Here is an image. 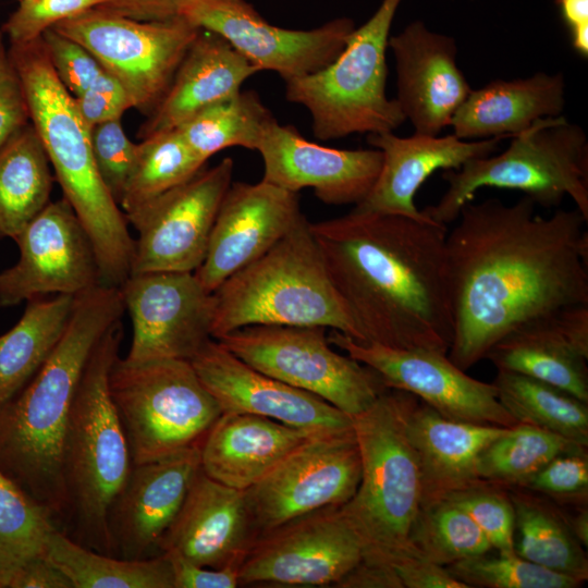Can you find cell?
<instances>
[{"instance_id": "cell-1", "label": "cell", "mask_w": 588, "mask_h": 588, "mask_svg": "<svg viewBox=\"0 0 588 588\" xmlns=\"http://www.w3.org/2000/svg\"><path fill=\"white\" fill-rule=\"evenodd\" d=\"M446 235L453 307L448 357L466 371L514 330L588 305L587 220L575 208L536 215L524 196L464 205Z\"/></svg>"}, {"instance_id": "cell-2", "label": "cell", "mask_w": 588, "mask_h": 588, "mask_svg": "<svg viewBox=\"0 0 588 588\" xmlns=\"http://www.w3.org/2000/svg\"><path fill=\"white\" fill-rule=\"evenodd\" d=\"M309 228L362 342L448 354L454 321L446 225L352 210Z\"/></svg>"}, {"instance_id": "cell-3", "label": "cell", "mask_w": 588, "mask_h": 588, "mask_svg": "<svg viewBox=\"0 0 588 588\" xmlns=\"http://www.w3.org/2000/svg\"><path fill=\"white\" fill-rule=\"evenodd\" d=\"M124 311L120 287L77 294L60 342L0 411V469L56 517L66 515L61 460L71 408L95 346Z\"/></svg>"}, {"instance_id": "cell-4", "label": "cell", "mask_w": 588, "mask_h": 588, "mask_svg": "<svg viewBox=\"0 0 588 588\" xmlns=\"http://www.w3.org/2000/svg\"><path fill=\"white\" fill-rule=\"evenodd\" d=\"M35 127L63 197L86 230L97 257L99 283L121 287L131 274L135 240L127 220L102 182L94 159L89 126L73 96L57 77L41 39L10 45Z\"/></svg>"}, {"instance_id": "cell-5", "label": "cell", "mask_w": 588, "mask_h": 588, "mask_svg": "<svg viewBox=\"0 0 588 588\" xmlns=\"http://www.w3.org/2000/svg\"><path fill=\"white\" fill-rule=\"evenodd\" d=\"M416 400L385 389L352 417L362 474L355 494L340 510L359 537L367 564L394 569L399 562L420 556L411 535L421 509V474L405 428Z\"/></svg>"}, {"instance_id": "cell-6", "label": "cell", "mask_w": 588, "mask_h": 588, "mask_svg": "<svg viewBox=\"0 0 588 588\" xmlns=\"http://www.w3.org/2000/svg\"><path fill=\"white\" fill-rule=\"evenodd\" d=\"M124 330L117 321L95 346L81 379L62 445L66 515L78 542L114 555L108 509L125 481L132 460L110 396L108 378Z\"/></svg>"}, {"instance_id": "cell-7", "label": "cell", "mask_w": 588, "mask_h": 588, "mask_svg": "<svg viewBox=\"0 0 588 588\" xmlns=\"http://www.w3.org/2000/svg\"><path fill=\"white\" fill-rule=\"evenodd\" d=\"M212 296V339L247 326L278 324L319 326L363 341L306 219Z\"/></svg>"}, {"instance_id": "cell-8", "label": "cell", "mask_w": 588, "mask_h": 588, "mask_svg": "<svg viewBox=\"0 0 588 588\" xmlns=\"http://www.w3.org/2000/svg\"><path fill=\"white\" fill-rule=\"evenodd\" d=\"M501 154L476 158L458 170H443L448 189L421 212L437 223L457 220L482 187L520 191L536 205L558 207L569 196L588 220V142L584 128L564 115L544 118L511 137Z\"/></svg>"}, {"instance_id": "cell-9", "label": "cell", "mask_w": 588, "mask_h": 588, "mask_svg": "<svg viewBox=\"0 0 588 588\" xmlns=\"http://www.w3.org/2000/svg\"><path fill=\"white\" fill-rule=\"evenodd\" d=\"M401 2L382 0L330 64L284 82L286 100L307 109L316 138L393 132L405 122L396 99L385 91L388 40Z\"/></svg>"}, {"instance_id": "cell-10", "label": "cell", "mask_w": 588, "mask_h": 588, "mask_svg": "<svg viewBox=\"0 0 588 588\" xmlns=\"http://www.w3.org/2000/svg\"><path fill=\"white\" fill-rule=\"evenodd\" d=\"M108 385L132 464L200 445L222 414L185 359L131 362L118 356Z\"/></svg>"}, {"instance_id": "cell-11", "label": "cell", "mask_w": 588, "mask_h": 588, "mask_svg": "<svg viewBox=\"0 0 588 588\" xmlns=\"http://www.w3.org/2000/svg\"><path fill=\"white\" fill-rule=\"evenodd\" d=\"M327 331L319 326L254 324L215 340L255 369L353 417L388 388L369 367L335 352Z\"/></svg>"}, {"instance_id": "cell-12", "label": "cell", "mask_w": 588, "mask_h": 588, "mask_svg": "<svg viewBox=\"0 0 588 588\" xmlns=\"http://www.w3.org/2000/svg\"><path fill=\"white\" fill-rule=\"evenodd\" d=\"M85 47L151 113L167 93L199 28L181 16L138 21L95 8L52 27Z\"/></svg>"}, {"instance_id": "cell-13", "label": "cell", "mask_w": 588, "mask_h": 588, "mask_svg": "<svg viewBox=\"0 0 588 588\" xmlns=\"http://www.w3.org/2000/svg\"><path fill=\"white\" fill-rule=\"evenodd\" d=\"M360 474L353 428L309 437L244 490L255 540L297 517L345 504Z\"/></svg>"}, {"instance_id": "cell-14", "label": "cell", "mask_w": 588, "mask_h": 588, "mask_svg": "<svg viewBox=\"0 0 588 588\" xmlns=\"http://www.w3.org/2000/svg\"><path fill=\"white\" fill-rule=\"evenodd\" d=\"M233 171L225 157L125 216L138 232L131 274L194 272L201 265Z\"/></svg>"}, {"instance_id": "cell-15", "label": "cell", "mask_w": 588, "mask_h": 588, "mask_svg": "<svg viewBox=\"0 0 588 588\" xmlns=\"http://www.w3.org/2000/svg\"><path fill=\"white\" fill-rule=\"evenodd\" d=\"M177 15L221 36L259 71L277 72L284 82L330 64L355 28L348 17L306 30L282 28L245 0H182Z\"/></svg>"}, {"instance_id": "cell-16", "label": "cell", "mask_w": 588, "mask_h": 588, "mask_svg": "<svg viewBox=\"0 0 588 588\" xmlns=\"http://www.w3.org/2000/svg\"><path fill=\"white\" fill-rule=\"evenodd\" d=\"M363 559L340 506L327 507L259 536L240 566V585L338 587Z\"/></svg>"}, {"instance_id": "cell-17", "label": "cell", "mask_w": 588, "mask_h": 588, "mask_svg": "<svg viewBox=\"0 0 588 588\" xmlns=\"http://www.w3.org/2000/svg\"><path fill=\"white\" fill-rule=\"evenodd\" d=\"M328 340L373 370L385 388L415 395L445 418L499 427L518 424L501 404L493 383L469 377L448 354L360 342L338 330H330Z\"/></svg>"}, {"instance_id": "cell-18", "label": "cell", "mask_w": 588, "mask_h": 588, "mask_svg": "<svg viewBox=\"0 0 588 588\" xmlns=\"http://www.w3.org/2000/svg\"><path fill=\"white\" fill-rule=\"evenodd\" d=\"M120 290L132 322L127 360H191L212 339L213 296L194 272L131 274Z\"/></svg>"}, {"instance_id": "cell-19", "label": "cell", "mask_w": 588, "mask_h": 588, "mask_svg": "<svg viewBox=\"0 0 588 588\" xmlns=\"http://www.w3.org/2000/svg\"><path fill=\"white\" fill-rule=\"evenodd\" d=\"M15 242L20 257L0 273V306L47 294L77 295L99 285L94 246L64 197L49 201Z\"/></svg>"}, {"instance_id": "cell-20", "label": "cell", "mask_w": 588, "mask_h": 588, "mask_svg": "<svg viewBox=\"0 0 588 588\" xmlns=\"http://www.w3.org/2000/svg\"><path fill=\"white\" fill-rule=\"evenodd\" d=\"M305 219L298 193L264 180L255 184L232 182L216 217L205 258L194 271L195 277L212 293Z\"/></svg>"}, {"instance_id": "cell-21", "label": "cell", "mask_w": 588, "mask_h": 588, "mask_svg": "<svg viewBox=\"0 0 588 588\" xmlns=\"http://www.w3.org/2000/svg\"><path fill=\"white\" fill-rule=\"evenodd\" d=\"M189 362L222 413L264 416L311 433L353 428L352 417L329 402L255 369L215 339Z\"/></svg>"}, {"instance_id": "cell-22", "label": "cell", "mask_w": 588, "mask_h": 588, "mask_svg": "<svg viewBox=\"0 0 588 588\" xmlns=\"http://www.w3.org/2000/svg\"><path fill=\"white\" fill-rule=\"evenodd\" d=\"M256 150L264 161V181L294 193L310 187L328 205L359 204L382 164L379 149L321 146L277 119L265 130Z\"/></svg>"}, {"instance_id": "cell-23", "label": "cell", "mask_w": 588, "mask_h": 588, "mask_svg": "<svg viewBox=\"0 0 588 588\" xmlns=\"http://www.w3.org/2000/svg\"><path fill=\"white\" fill-rule=\"evenodd\" d=\"M388 48L395 60V99L405 119L415 133L439 135L471 91L457 65L455 39L416 20L390 36Z\"/></svg>"}, {"instance_id": "cell-24", "label": "cell", "mask_w": 588, "mask_h": 588, "mask_svg": "<svg viewBox=\"0 0 588 588\" xmlns=\"http://www.w3.org/2000/svg\"><path fill=\"white\" fill-rule=\"evenodd\" d=\"M200 469V445L155 461L132 464L107 513L114 554L143 559L176 517Z\"/></svg>"}, {"instance_id": "cell-25", "label": "cell", "mask_w": 588, "mask_h": 588, "mask_svg": "<svg viewBox=\"0 0 588 588\" xmlns=\"http://www.w3.org/2000/svg\"><path fill=\"white\" fill-rule=\"evenodd\" d=\"M505 138L509 137L464 140L453 133H414L409 137L393 132L368 134L369 145L382 154V164L370 192L353 211L430 219L414 201L422 183L437 170H458L468 160L493 155Z\"/></svg>"}, {"instance_id": "cell-26", "label": "cell", "mask_w": 588, "mask_h": 588, "mask_svg": "<svg viewBox=\"0 0 588 588\" xmlns=\"http://www.w3.org/2000/svg\"><path fill=\"white\" fill-rule=\"evenodd\" d=\"M254 541L244 491L200 468L158 548L199 566L223 568L241 566Z\"/></svg>"}, {"instance_id": "cell-27", "label": "cell", "mask_w": 588, "mask_h": 588, "mask_svg": "<svg viewBox=\"0 0 588 588\" xmlns=\"http://www.w3.org/2000/svg\"><path fill=\"white\" fill-rule=\"evenodd\" d=\"M498 370L522 373L588 403V305L529 322L487 353Z\"/></svg>"}, {"instance_id": "cell-28", "label": "cell", "mask_w": 588, "mask_h": 588, "mask_svg": "<svg viewBox=\"0 0 588 588\" xmlns=\"http://www.w3.org/2000/svg\"><path fill=\"white\" fill-rule=\"evenodd\" d=\"M405 428L420 468L422 507L486 482L478 458L510 427L452 420L417 399Z\"/></svg>"}, {"instance_id": "cell-29", "label": "cell", "mask_w": 588, "mask_h": 588, "mask_svg": "<svg viewBox=\"0 0 588 588\" xmlns=\"http://www.w3.org/2000/svg\"><path fill=\"white\" fill-rule=\"evenodd\" d=\"M260 72L224 38L200 29L139 137L176 128L200 110L229 99L244 82Z\"/></svg>"}, {"instance_id": "cell-30", "label": "cell", "mask_w": 588, "mask_h": 588, "mask_svg": "<svg viewBox=\"0 0 588 588\" xmlns=\"http://www.w3.org/2000/svg\"><path fill=\"white\" fill-rule=\"evenodd\" d=\"M314 434L264 416L222 413L200 444V468L244 491Z\"/></svg>"}, {"instance_id": "cell-31", "label": "cell", "mask_w": 588, "mask_h": 588, "mask_svg": "<svg viewBox=\"0 0 588 588\" xmlns=\"http://www.w3.org/2000/svg\"><path fill=\"white\" fill-rule=\"evenodd\" d=\"M563 73L537 72L525 78L494 79L471 89L454 113L450 126L464 140L512 136L544 118L562 115L565 99Z\"/></svg>"}, {"instance_id": "cell-32", "label": "cell", "mask_w": 588, "mask_h": 588, "mask_svg": "<svg viewBox=\"0 0 588 588\" xmlns=\"http://www.w3.org/2000/svg\"><path fill=\"white\" fill-rule=\"evenodd\" d=\"M76 295L28 299L23 316L0 335V411L35 376L60 342Z\"/></svg>"}, {"instance_id": "cell-33", "label": "cell", "mask_w": 588, "mask_h": 588, "mask_svg": "<svg viewBox=\"0 0 588 588\" xmlns=\"http://www.w3.org/2000/svg\"><path fill=\"white\" fill-rule=\"evenodd\" d=\"M53 175L32 123L0 146V237L15 241L49 204Z\"/></svg>"}, {"instance_id": "cell-34", "label": "cell", "mask_w": 588, "mask_h": 588, "mask_svg": "<svg viewBox=\"0 0 588 588\" xmlns=\"http://www.w3.org/2000/svg\"><path fill=\"white\" fill-rule=\"evenodd\" d=\"M46 558L73 588H173L168 556L125 559L101 553L73 540L59 528L49 537Z\"/></svg>"}, {"instance_id": "cell-35", "label": "cell", "mask_w": 588, "mask_h": 588, "mask_svg": "<svg viewBox=\"0 0 588 588\" xmlns=\"http://www.w3.org/2000/svg\"><path fill=\"white\" fill-rule=\"evenodd\" d=\"M493 384L501 404L517 422L587 446V403L551 384L507 370H498Z\"/></svg>"}, {"instance_id": "cell-36", "label": "cell", "mask_w": 588, "mask_h": 588, "mask_svg": "<svg viewBox=\"0 0 588 588\" xmlns=\"http://www.w3.org/2000/svg\"><path fill=\"white\" fill-rule=\"evenodd\" d=\"M274 119L256 91L241 90L200 110L175 130L191 150L207 162L229 147L256 150Z\"/></svg>"}, {"instance_id": "cell-37", "label": "cell", "mask_w": 588, "mask_h": 588, "mask_svg": "<svg viewBox=\"0 0 588 588\" xmlns=\"http://www.w3.org/2000/svg\"><path fill=\"white\" fill-rule=\"evenodd\" d=\"M515 553L542 567L580 581L588 577V562L581 543L562 514L529 495L514 494Z\"/></svg>"}, {"instance_id": "cell-38", "label": "cell", "mask_w": 588, "mask_h": 588, "mask_svg": "<svg viewBox=\"0 0 588 588\" xmlns=\"http://www.w3.org/2000/svg\"><path fill=\"white\" fill-rule=\"evenodd\" d=\"M56 515L0 469V588L32 560L46 556Z\"/></svg>"}, {"instance_id": "cell-39", "label": "cell", "mask_w": 588, "mask_h": 588, "mask_svg": "<svg viewBox=\"0 0 588 588\" xmlns=\"http://www.w3.org/2000/svg\"><path fill=\"white\" fill-rule=\"evenodd\" d=\"M205 164L175 128L143 138L119 203L121 210L124 216L134 212L192 179Z\"/></svg>"}, {"instance_id": "cell-40", "label": "cell", "mask_w": 588, "mask_h": 588, "mask_svg": "<svg viewBox=\"0 0 588 588\" xmlns=\"http://www.w3.org/2000/svg\"><path fill=\"white\" fill-rule=\"evenodd\" d=\"M585 449L566 438L527 424H516L492 441L478 458L481 480L523 486L556 455Z\"/></svg>"}, {"instance_id": "cell-41", "label": "cell", "mask_w": 588, "mask_h": 588, "mask_svg": "<svg viewBox=\"0 0 588 588\" xmlns=\"http://www.w3.org/2000/svg\"><path fill=\"white\" fill-rule=\"evenodd\" d=\"M411 541L418 555L443 566L493 550L473 518L446 499L420 509Z\"/></svg>"}, {"instance_id": "cell-42", "label": "cell", "mask_w": 588, "mask_h": 588, "mask_svg": "<svg viewBox=\"0 0 588 588\" xmlns=\"http://www.w3.org/2000/svg\"><path fill=\"white\" fill-rule=\"evenodd\" d=\"M446 568L469 587L485 588H576L583 581L558 573L519 555L488 553L457 561Z\"/></svg>"}, {"instance_id": "cell-43", "label": "cell", "mask_w": 588, "mask_h": 588, "mask_svg": "<svg viewBox=\"0 0 588 588\" xmlns=\"http://www.w3.org/2000/svg\"><path fill=\"white\" fill-rule=\"evenodd\" d=\"M500 486L482 482L445 499L463 509L480 528L492 549L515 554V514L510 497ZM444 500V499H443Z\"/></svg>"}, {"instance_id": "cell-44", "label": "cell", "mask_w": 588, "mask_h": 588, "mask_svg": "<svg viewBox=\"0 0 588 588\" xmlns=\"http://www.w3.org/2000/svg\"><path fill=\"white\" fill-rule=\"evenodd\" d=\"M89 136L99 175L119 205L136 158L137 144L125 134L121 119L93 125Z\"/></svg>"}, {"instance_id": "cell-45", "label": "cell", "mask_w": 588, "mask_h": 588, "mask_svg": "<svg viewBox=\"0 0 588 588\" xmlns=\"http://www.w3.org/2000/svg\"><path fill=\"white\" fill-rule=\"evenodd\" d=\"M109 0H21L1 29L10 45L34 41L58 23L88 10L105 5Z\"/></svg>"}, {"instance_id": "cell-46", "label": "cell", "mask_w": 588, "mask_h": 588, "mask_svg": "<svg viewBox=\"0 0 588 588\" xmlns=\"http://www.w3.org/2000/svg\"><path fill=\"white\" fill-rule=\"evenodd\" d=\"M40 39L57 77L73 97L82 95L107 72L85 47L53 28L47 29Z\"/></svg>"}, {"instance_id": "cell-47", "label": "cell", "mask_w": 588, "mask_h": 588, "mask_svg": "<svg viewBox=\"0 0 588 588\" xmlns=\"http://www.w3.org/2000/svg\"><path fill=\"white\" fill-rule=\"evenodd\" d=\"M548 494L567 495L587 491L588 460L584 449L553 457L524 485Z\"/></svg>"}, {"instance_id": "cell-48", "label": "cell", "mask_w": 588, "mask_h": 588, "mask_svg": "<svg viewBox=\"0 0 588 588\" xmlns=\"http://www.w3.org/2000/svg\"><path fill=\"white\" fill-rule=\"evenodd\" d=\"M28 123L29 110L24 87L0 28V146Z\"/></svg>"}, {"instance_id": "cell-49", "label": "cell", "mask_w": 588, "mask_h": 588, "mask_svg": "<svg viewBox=\"0 0 588 588\" xmlns=\"http://www.w3.org/2000/svg\"><path fill=\"white\" fill-rule=\"evenodd\" d=\"M73 98L89 127L103 121L121 119L126 110L133 108L125 89L108 72L86 91Z\"/></svg>"}, {"instance_id": "cell-50", "label": "cell", "mask_w": 588, "mask_h": 588, "mask_svg": "<svg viewBox=\"0 0 588 588\" xmlns=\"http://www.w3.org/2000/svg\"><path fill=\"white\" fill-rule=\"evenodd\" d=\"M164 553L171 564L173 588H235L240 585V566L210 568L193 564L173 552Z\"/></svg>"}, {"instance_id": "cell-51", "label": "cell", "mask_w": 588, "mask_h": 588, "mask_svg": "<svg viewBox=\"0 0 588 588\" xmlns=\"http://www.w3.org/2000/svg\"><path fill=\"white\" fill-rule=\"evenodd\" d=\"M403 588H468L446 566L422 556L407 558L394 565Z\"/></svg>"}, {"instance_id": "cell-52", "label": "cell", "mask_w": 588, "mask_h": 588, "mask_svg": "<svg viewBox=\"0 0 588 588\" xmlns=\"http://www.w3.org/2000/svg\"><path fill=\"white\" fill-rule=\"evenodd\" d=\"M182 0H109L98 7L138 21H160L179 16Z\"/></svg>"}, {"instance_id": "cell-53", "label": "cell", "mask_w": 588, "mask_h": 588, "mask_svg": "<svg viewBox=\"0 0 588 588\" xmlns=\"http://www.w3.org/2000/svg\"><path fill=\"white\" fill-rule=\"evenodd\" d=\"M10 588H73V585L52 562L39 556L16 574Z\"/></svg>"}, {"instance_id": "cell-54", "label": "cell", "mask_w": 588, "mask_h": 588, "mask_svg": "<svg viewBox=\"0 0 588 588\" xmlns=\"http://www.w3.org/2000/svg\"><path fill=\"white\" fill-rule=\"evenodd\" d=\"M338 587L343 588H403L392 568L362 562Z\"/></svg>"}, {"instance_id": "cell-55", "label": "cell", "mask_w": 588, "mask_h": 588, "mask_svg": "<svg viewBox=\"0 0 588 588\" xmlns=\"http://www.w3.org/2000/svg\"><path fill=\"white\" fill-rule=\"evenodd\" d=\"M556 5L569 29L588 23V0H556Z\"/></svg>"}, {"instance_id": "cell-56", "label": "cell", "mask_w": 588, "mask_h": 588, "mask_svg": "<svg viewBox=\"0 0 588 588\" xmlns=\"http://www.w3.org/2000/svg\"><path fill=\"white\" fill-rule=\"evenodd\" d=\"M571 45L577 54L588 58V23L569 29Z\"/></svg>"}, {"instance_id": "cell-57", "label": "cell", "mask_w": 588, "mask_h": 588, "mask_svg": "<svg viewBox=\"0 0 588 588\" xmlns=\"http://www.w3.org/2000/svg\"><path fill=\"white\" fill-rule=\"evenodd\" d=\"M588 515L587 512L580 513L576 518L568 523L571 530L581 546L587 547L588 543Z\"/></svg>"}, {"instance_id": "cell-58", "label": "cell", "mask_w": 588, "mask_h": 588, "mask_svg": "<svg viewBox=\"0 0 588 588\" xmlns=\"http://www.w3.org/2000/svg\"><path fill=\"white\" fill-rule=\"evenodd\" d=\"M19 1H21V0H19Z\"/></svg>"}]
</instances>
